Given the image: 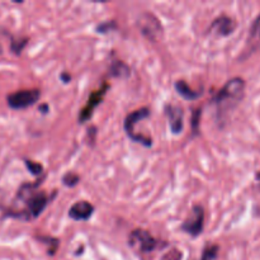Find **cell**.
Returning <instances> with one entry per match:
<instances>
[{
  "mask_svg": "<svg viewBox=\"0 0 260 260\" xmlns=\"http://www.w3.org/2000/svg\"><path fill=\"white\" fill-rule=\"evenodd\" d=\"M25 45H27V40L25 38H22V40H13L12 45H10L12 52L15 53V55H20V52H22Z\"/></svg>",
  "mask_w": 260,
  "mask_h": 260,
  "instance_id": "18",
  "label": "cell"
},
{
  "mask_svg": "<svg viewBox=\"0 0 260 260\" xmlns=\"http://www.w3.org/2000/svg\"><path fill=\"white\" fill-rule=\"evenodd\" d=\"M25 167L33 175H41L43 173L42 165L36 161H32V160H25Z\"/></svg>",
  "mask_w": 260,
  "mask_h": 260,
  "instance_id": "17",
  "label": "cell"
},
{
  "mask_svg": "<svg viewBox=\"0 0 260 260\" xmlns=\"http://www.w3.org/2000/svg\"><path fill=\"white\" fill-rule=\"evenodd\" d=\"M137 27L144 37H146L150 42H157L162 38L164 29L160 20L154 14L149 12H144L137 17Z\"/></svg>",
  "mask_w": 260,
  "mask_h": 260,
  "instance_id": "3",
  "label": "cell"
},
{
  "mask_svg": "<svg viewBox=\"0 0 260 260\" xmlns=\"http://www.w3.org/2000/svg\"><path fill=\"white\" fill-rule=\"evenodd\" d=\"M79 180H80V177L75 174V173H66L62 178V183L66 187H75L79 183Z\"/></svg>",
  "mask_w": 260,
  "mask_h": 260,
  "instance_id": "16",
  "label": "cell"
},
{
  "mask_svg": "<svg viewBox=\"0 0 260 260\" xmlns=\"http://www.w3.org/2000/svg\"><path fill=\"white\" fill-rule=\"evenodd\" d=\"M182 258V253L178 250H172L162 258V260H180Z\"/></svg>",
  "mask_w": 260,
  "mask_h": 260,
  "instance_id": "20",
  "label": "cell"
},
{
  "mask_svg": "<svg viewBox=\"0 0 260 260\" xmlns=\"http://www.w3.org/2000/svg\"><path fill=\"white\" fill-rule=\"evenodd\" d=\"M38 182L36 184H25L20 188L18 197L27 202V211L24 212V218H36L43 212L50 198L43 192H35Z\"/></svg>",
  "mask_w": 260,
  "mask_h": 260,
  "instance_id": "2",
  "label": "cell"
},
{
  "mask_svg": "<svg viewBox=\"0 0 260 260\" xmlns=\"http://www.w3.org/2000/svg\"><path fill=\"white\" fill-rule=\"evenodd\" d=\"M61 78H62L63 79V80H65V83H69V81H70V75H66V74L65 73H63L62 74V75H61Z\"/></svg>",
  "mask_w": 260,
  "mask_h": 260,
  "instance_id": "21",
  "label": "cell"
},
{
  "mask_svg": "<svg viewBox=\"0 0 260 260\" xmlns=\"http://www.w3.org/2000/svg\"><path fill=\"white\" fill-rule=\"evenodd\" d=\"M108 88H109L108 84L104 83L103 85H102V88H99L98 90L93 91V93L90 94V96H89L86 104L84 106V108L80 111V114H79V121L86 122L88 119H90V117L93 116L94 109H95L96 107L101 104V102L103 101V98H104V95H106Z\"/></svg>",
  "mask_w": 260,
  "mask_h": 260,
  "instance_id": "7",
  "label": "cell"
},
{
  "mask_svg": "<svg viewBox=\"0 0 260 260\" xmlns=\"http://www.w3.org/2000/svg\"><path fill=\"white\" fill-rule=\"evenodd\" d=\"M150 116L149 108H140L137 111L132 112L124 119V131L127 132L128 137L131 140H135V126L137 122L142 121V119L147 118Z\"/></svg>",
  "mask_w": 260,
  "mask_h": 260,
  "instance_id": "11",
  "label": "cell"
},
{
  "mask_svg": "<svg viewBox=\"0 0 260 260\" xmlns=\"http://www.w3.org/2000/svg\"><path fill=\"white\" fill-rule=\"evenodd\" d=\"M203 228H205V210L201 206H194L183 223L182 229L188 235L197 238L203 231Z\"/></svg>",
  "mask_w": 260,
  "mask_h": 260,
  "instance_id": "5",
  "label": "cell"
},
{
  "mask_svg": "<svg viewBox=\"0 0 260 260\" xmlns=\"http://www.w3.org/2000/svg\"><path fill=\"white\" fill-rule=\"evenodd\" d=\"M218 253V246L217 245H207L203 250L202 258L201 260H213L217 256Z\"/></svg>",
  "mask_w": 260,
  "mask_h": 260,
  "instance_id": "15",
  "label": "cell"
},
{
  "mask_svg": "<svg viewBox=\"0 0 260 260\" xmlns=\"http://www.w3.org/2000/svg\"><path fill=\"white\" fill-rule=\"evenodd\" d=\"M175 89L179 93V95H182L183 98L187 99V101H194L198 99L202 94V90H193L184 80H178L175 83Z\"/></svg>",
  "mask_w": 260,
  "mask_h": 260,
  "instance_id": "12",
  "label": "cell"
},
{
  "mask_svg": "<svg viewBox=\"0 0 260 260\" xmlns=\"http://www.w3.org/2000/svg\"><path fill=\"white\" fill-rule=\"evenodd\" d=\"M245 94V81L241 78H234L223 85L215 96V104L217 107L218 119H223L231 111L239 106Z\"/></svg>",
  "mask_w": 260,
  "mask_h": 260,
  "instance_id": "1",
  "label": "cell"
},
{
  "mask_svg": "<svg viewBox=\"0 0 260 260\" xmlns=\"http://www.w3.org/2000/svg\"><path fill=\"white\" fill-rule=\"evenodd\" d=\"M40 98L41 91L38 89H27V90H18L10 93L7 96V103L12 109L20 111V109H25L36 104Z\"/></svg>",
  "mask_w": 260,
  "mask_h": 260,
  "instance_id": "4",
  "label": "cell"
},
{
  "mask_svg": "<svg viewBox=\"0 0 260 260\" xmlns=\"http://www.w3.org/2000/svg\"><path fill=\"white\" fill-rule=\"evenodd\" d=\"M94 207L90 202L86 201H79L74 203L69 210V217L73 218L74 221H86L93 216Z\"/></svg>",
  "mask_w": 260,
  "mask_h": 260,
  "instance_id": "9",
  "label": "cell"
},
{
  "mask_svg": "<svg viewBox=\"0 0 260 260\" xmlns=\"http://www.w3.org/2000/svg\"><path fill=\"white\" fill-rule=\"evenodd\" d=\"M165 113H167L168 119L170 123V129L174 135H179L184 128V114H183V109L177 106H167L165 107Z\"/></svg>",
  "mask_w": 260,
  "mask_h": 260,
  "instance_id": "8",
  "label": "cell"
},
{
  "mask_svg": "<svg viewBox=\"0 0 260 260\" xmlns=\"http://www.w3.org/2000/svg\"><path fill=\"white\" fill-rule=\"evenodd\" d=\"M236 28V22L233 18L228 17V15H221V17L216 18L215 22L211 24L210 29L213 32L217 33L218 36H222V37H228L231 33H234Z\"/></svg>",
  "mask_w": 260,
  "mask_h": 260,
  "instance_id": "10",
  "label": "cell"
},
{
  "mask_svg": "<svg viewBox=\"0 0 260 260\" xmlns=\"http://www.w3.org/2000/svg\"><path fill=\"white\" fill-rule=\"evenodd\" d=\"M200 118H201V111L200 109H196L194 113H193V117H192V128L193 131L197 134L198 132V126H200Z\"/></svg>",
  "mask_w": 260,
  "mask_h": 260,
  "instance_id": "19",
  "label": "cell"
},
{
  "mask_svg": "<svg viewBox=\"0 0 260 260\" xmlns=\"http://www.w3.org/2000/svg\"><path fill=\"white\" fill-rule=\"evenodd\" d=\"M131 70L123 61H114L111 66V75L114 78H128Z\"/></svg>",
  "mask_w": 260,
  "mask_h": 260,
  "instance_id": "14",
  "label": "cell"
},
{
  "mask_svg": "<svg viewBox=\"0 0 260 260\" xmlns=\"http://www.w3.org/2000/svg\"><path fill=\"white\" fill-rule=\"evenodd\" d=\"M260 45V15L254 20L248 38V51L255 50Z\"/></svg>",
  "mask_w": 260,
  "mask_h": 260,
  "instance_id": "13",
  "label": "cell"
},
{
  "mask_svg": "<svg viewBox=\"0 0 260 260\" xmlns=\"http://www.w3.org/2000/svg\"><path fill=\"white\" fill-rule=\"evenodd\" d=\"M129 245L136 248L142 253H149L156 249L157 241L152 238L151 234L142 229L134 230L129 235Z\"/></svg>",
  "mask_w": 260,
  "mask_h": 260,
  "instance_id": "6",
  "label": "cell"
},
{
  "mask_svg": "<svg viewBox=\"0 0 260 260\" xmlns=\"http://www.w3.org/2000/svg\"><path fill=\"white\" fill-rule=\"evenodd\" d=\"M0 55H3V46H2V43H0Z\"/></svg>",
  "mask_w": 260,
  "mask_h": 260,
  "instance_id": "22",
  "label": "cell"
}]
</instances>
